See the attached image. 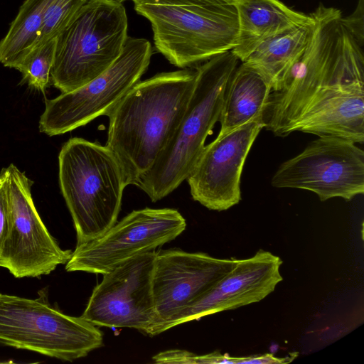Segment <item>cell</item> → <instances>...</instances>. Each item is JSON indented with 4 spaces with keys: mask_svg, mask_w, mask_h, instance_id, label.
Listing matches in <instances>:
<instances>
[{
    "mask_svg": "<svg viewBox=\"0 0 364 364\" xmlns=\"http://www.w3.org/2000/svg\"><path fill=\"white\" fill-rule=\"evenodd\" d=\"M263 117L218 134L204 146L186 179L194 200L217 211L239 203L243 166L255 140L264 128Z\"/></svg>",
    "mask_w": 364,
    "mask_h": 364,
    "instance_id": "obj_14",
    "label": "cell"
},
{
    "mask_svg": "<svg viewBox=\"0 0 364 364\" xmlns=\"http://www.w3.org/2000/svg\"><path fill=\"white\" fill-rule=\"evenodd\" d=\"M275 188L315 193L320 200H350L364 193V152L355 143L318 136L296 156L283 162L273 175Z\"/></svg>",
    "mask_w": 364,
    "mask_h": 364,
    "instance_id": "obj_11",
    "label": "cell"
},
{
    "mask_svg": "<svg viewBox=\"0 0 364 364\" xmlns=\"http://www.w3.org/2000/svg\"><path fill=\"white\" fill-rule=\"evenodd\" d=\"M272 91L271 85L262 75L242 62L234 70L225 90L218 121L219 134L264 117Z\"/></svg>",
    "mask_w": 364,
    "mask_h": 364,
    "instance_id": "obj_17",
    "label": "cell"
},
{
    "mask_svg": "<svg viewBox=\"0 0 364 364\" xmlns=\"http://www.w3.org/2000/svg\"><path fill=\"white\" fill-rule=\"evenodd\" d=\"M237 262L203 252L179 249L156 252L152 290L156 322L150 336L167 331L168 324L208 291Z\"/></svg>",
    "mask_w": 364,
    "mask_h": 364,
    "instance_id": "obj_13",
    "label": "cell"
},
{
    "mask_svg": "<svg viewBox=\"0 0 364 364\" xmlns=\"http://www.w3.org/2000/svg\"><path fill=\"white\" fill-rule=\"evenodd\" d=\"M127 31L122 3L87 0L56 38L51 85L65 93L100 75L120 55Z\"/></svg>",
    "mask_w": 364,
    "mask_h": 364,
    "instance_id": "obj_6",
    "label": "cell"
},
{
    "mask_svg": "<svg viewBox=\"0 0 364 364\" xmlns=\"http://www.w3.org/2000/svg\"><path fill=\"white\" fill-rule=\"evenodd\" d=\"M151 23L155 49L169 63L188 68L237 44L234 0H132Z\"/></svg>",
    "mask_w": 364,
    "mask_h": 364,
    "instance_id": "obj_4",
    "label": "cell"
},
{
    "mask_svg": "<svg viewBox=\"0 0 364 364\" xmlns=\"http://www.w3.org/2000/svg\"><path fill=\"white\" fill-rule=\"evenodd\" d=\"M156 363L178 364H236V357L222 355L220 352H213L198 355L193 353L180 349H171L160 352L152 358Z\"/></svg>",
    "mask_w": 364,
    "mask_h": 364,
    "instance_id": "obj_22",
    "label": "cell"
},
{
    "mask_svg": "<svg viewBox=\"0 0 364 364\" xmlns=\"http://www.w3.org/2000/svg\"><path fill=\"white\" fill-rule=\"evenodd\" d=\"M55 42L56 38L50 40L33 49L16 68L21 73L24 82L43 93L51 85L50 70Z\"/></svg>",
    "mask_w": 364,
    "mask_h": 364,
    "instance_id": "obj_20",
    "label": "cell"
},
{
    "mask_svg": "<svg viewBox=\"0 0 364 364\" xmlns=\"http://www.w3.org/2000/svg\"><path fill=\"white\" fill-rule=\"evenodd\" d=\"M294 358V356L277 358L273 354L265 353L248 357H237L236 364H282L288 363L292 361Z\"/></svg>",
    "mask_w": 364,
    "mask_h": 364,
    "instance_id": "obj_25",
    "label": "cell"
},
{
    "mask_svg": "<svg viewBox=\"0 0 364 364\" xmlns=\"http://www.w3.org/2000/svg\"><path fill=\"white\" fill-rule=\"evenodd\" d=\"M342 22L358 44H364V0H358L355 10L348 16H342Z\"/></svg>",
    "mask_w": 364,
    "mask_h": 364,
    "instance_id": "obj_23",
    "label": "cell"
},
{
    "mask_svg": "<svg viewBox=\"0 0 364 364\" xmlns=\"http://www.w3.org/2000/svg\"><path fill=\"white\" fill-rule=\"evenodd\" d=\"M86 1L87 0H51L46 11L39 37L33 49L56 38Z\"/></svg>",
    "mask_w": 364,
    "mask_h": 364,
    "instance_id": "obj_21",
    "label": "cell"
},
{
    "mask_svg": "<svg viewBox=\"0 0 364 364\" xmlns=\"http://www.w3.org/2000/svg\"><path fill=\"white\" fill-rule=\"evenodd\" d=\"M186 228L185 218L176 209L133 210L99 237L77 245L65 270L105 274L127 259L174 240Z\"/></svg>",
    "mask_w": 364,
    "mask_h": 364,
    "instance_id": "obj_10",
    "label": "cell"
},
{
    "mask_svg": "<svg viewBox=\"0 0 364 364\" xmlns=\"http://www.w3.org/2000/svg\"><path fill=\"white\" fill-rule=\"evenodd\" d=\"M156 255L154 250L139 254L102 274L80 316L96 326L131 328L150 335L156 322L152 290Z\"/></svg>",
    "mask_w": 364,
    "mask_h": 364,
    "instance_id": "obj_12",
    "label": "cell"
},
{
    "mask_svg": "<svg viewBox=\"0 0 364 364\" xmlns=\"http://www.w3.org/2000/svg\"><path fill=\"white\" fill-rule=\"evenodd\" d=\"M282 264L279 256L262 249L251 257L237 259L226 274L180 313L167 330L208 315L262 301L282 281Z\"/></svg>",
    "mask_w": 364,
    "mask_h": 364,
    "instance_id": "obj_15",
    "label": "cell"
},
{
    "mask_svg": "<svg viewBox=\"0 0 364 364\" xmlns=\"http://www.w3.org/2000/svg\"><path fill=\"white\" fill-rule=\"evenodd\" d=\"M239 60L229 50L196 67V84L179 124L154 165L136 184L153 202L173 192L191 173L207 136L219 121L225 90Z\"/></svg>",
    "mask_w": 364,
    "mask_h": 364,
    "instance_id": "obj_3",
    "label": "cell"
},
{
    "mask_svg": "<svg viewBox=\"0 0 364 364\" xmlns=\"http://www.w3.org/2000/svg\"><path fill=\"white\" fill-rule=\"evenodd\" d=\"M196 77V68H188L139 81L107 116L106 146L119 161L127 186H136L172 137Z\"/></svg>",
    "mask_w": 364,
    "mask_h": 364,
    "instance_id": "obj_2",
    "label": "cell"
},
{
    "mask_svg": "<svg viewBox=\"0 0 364 364\" xmlns=\"http://www.w3.org/2000/svg\"><path fill=\"white\" fill-rule=\"evenodd\" d=\"M115 1H117L118 2H120V3H122V2L125 1H127V0H115ZM131 1H132V0H131Z\"/></svg>",
    "mask_w": 364,
    "mask_h": 364,
    "instance_id": "obj_26",
    "label": "cell"
},
{
    "mask_svg": "<svg viewBox=\"0 0 364 364\" xmlns=\"http://www.w3.org/2000/svg\"><path fill=\"white\" fill-rule=\"evenodd\" d=\"M8 205V231L0 267L16 278L40 277L66 264L72 252L63 250L42 221L33 200V182L16 166L0 172Z\"/></svg>",
    "mask_w": 364,
    "mask_h": 364,
    "instance_id": "obj_9",
    "label": "cell"
},
{
    "mask_svg": "<svg viewBox=\"0 0 364 364\" xmlns=\"http://www.w3.org/2000/svg\"><path fill=\"white\" fill-rule=\"evenodd\" d=\"M102 345L96 326L53 306L46 289L36 299L0 293V346L73 361Z\"/></svg>",
    "mask_w": 364,
    "mask_h": 364,
    "instance_id": "obj_7",
    "label": "cell"
},
{
    "mask_svg": "<svg viewBox=\"0 0 364 364\" xmlns=\"http://www.w3.org/2000/svg\"><path fill=\"white\" fill-rule=\"evenodd\" d=\"M51 0H25L0 41V63L16 69L35 46Z\"/></svg>",
    "mask_w": 364,
    "mask_h": 364,
    "instance_id": "obj_19",
    "label": "cell"
},
{
    "mask_svg": "<svg viewBox=\"0 0 364 364\" xmlns=\"http://www.w3.org/2000/svg\"><path fill=\"white\" fill-rule=\"evenodd\" d=\"M153 54L145 38L128 36L119 57L102 73L73 91L46 100L39 130L48 136L60 135L108 116L124 96L140 81Z\"/></svg>",
    "mask_w": 364,
    "mask_h": 364,
    "instance_id": "obj_8",
    "label": "cell"
},
{
    "mask_svg": "<svg viewBox=\"0 0 364 364\" xmlns=\"http://www.w3.org/2000/svg\"><path fill=\"white\" fill-rule=\"evenodd\" d=\"M8 205L3 178L0 176V255L8 231Z\"/></svg>",
    "mask_w": 364,
    "mask_h": 364,
    "instance_id": "obj_24",
    "label": "cell"
},
{
    "mask_svg": "<svg viewBox=\"0 0 364 364\" xmlns=\"http://www.w3.org/2000/svg\"><path fill=\"white\" fill-rule=\"evenodd\" d=\"M238 19L237 44L232 53L243 62L262 43L311 22V16L279 0H234Z\"/></svg>",
    "mask_w": 364,
    "mask_h": 364,
    "instance_id": "obj_16",
    "label": "cell"
},
{
    "mask_svg": "<svg viewBox=\"0 0 364 364\" xmlns=\"http://www.w3.org/2000/svg\"><path fill=\"white\" fill-rule=\"evenodd\" d=\"M311 23L266 41L242 63L262 75L272 91L279 90L306 46Z\"/></svg>",
    "mask_w": 364,
    "mask_h": 364,
    "instance_id": "obj_18",
    "label": "cell"
},
{
    "mask_svg": "<svg viewBox=\"0 0 364 364\" xmlns=\"http://www.w3.org/2000/svg\"><path fill=\"white\" fill-rule=\"evenodd\" d=\"M306 46L282 87L272 91L264 128L364 141V55L342 22L341 11L320 3Z\"/></svg>",
    "mask_w": 364,
    "mask_h": 364,
    "instance_id": "obj_1",
    "label": "cell"
},
{
    "mask_svg": "<svg viewBox=\"0 0 364 364\" xmlns=\"http://www.w3.org/2000/svg\"><path fill=\"white\" fill-rule=\"evenodd\" d=\"M58 168L77 245L99 237L117 222L121 208L127 184L119 161L106 145L74 137L63 145Z\"/></svg>",
    "mask_w": 364,
    "mask_h": 364,
    "instance_id": "obj_5",
    "label": "cell"
}]
</instances>
